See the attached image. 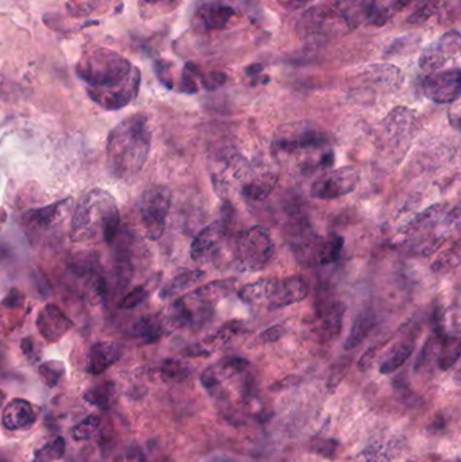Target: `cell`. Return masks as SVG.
<instances>
[{"label":"cell","mask_w":461,"mask_h":462,"mask_svg":"<svg viewBox=\"0 0 461 462\" xmlns=\"http://www.w3.org/2000/svg\"><path fill=\"white\" fill-rule=\"evenodd\" d=\"M76 74L88 85V97L104 110L126 107L139 91L138 68L110 49L94 48L85 52L77 62Z\"/></svg>","instance_id":"1"},{"label":"cell","mask_w":461,"mask_h":462,"mask_svg":"<svg viewBox=\"0 0 461 462\" xmlns=\"http://www.w3.org/2000/svg\"><path fill=\"white\" fill-rule=\"evenodd\" d=\"M343 316H344V306L341 303L331 304L322 319V328H321L322 335L329 340L336 338L341 331Z\"/></svg>","instance_id":"26"},{"label":"cell","mask_w":461,"mask_h":462,"mask_svg":"<svg viewBox=\"0 0 461 462\" xmlns=\"http://www.w3.org/2000/svg\"><path fill=\"white\" fill-rule=\"evenodd\" d=\"M375 323H376V316L373 311L371 309L362 311L356 316L352 330L346 338L345 350H353L360 346L362 342L368 337V334L372 331V328H375Z\"/></svg>","instance_id":"24"},{"label":"cell","mask_w":461,"mask_h":462,"mask_svg":"<svg viewBox=\"0 0 461 462\" xmlns=\"http://www.w3.org/2000/svg\"><path fill=\"white\" fill-rule=\"evenodd\" d=\"M344 248V238L338 234L330 232L327 235H318L312 231L298 237L294 244L296 260L302 265H329L340 260Z\"/></svg>","instance_id":"8"},{"label":"cell","mask_w":461,"mask_h":462,"mask_svg":"<svg viewBox=\"0 0 461 462\" xmlns=\"http://www.w3.org/2000/svg\"><path fill=\"white\" fill-rule=\"evenodd\" d=\"M302 31L310 37H330L336 33H349L336 3H326L312 7L302 18Z\"/></svg>","instance_id":"12"},{"label":"cell","mask_w":461,"mask_h":462,"mask_svg":"<svg viewBox=\"0 0 461 462\" xmlns=\"http://www.w3.org/2000/svg\"><path fill=\"white\" fill-rule=\"evenodd\" d=\"M156 74H157V77L160 78V81L165 87L172 88V80L170 78V64H167V62H157L156 64Z\"/></svg>","instance_id":"42"},{"label":"cell","mask_w":461,"mask_h":462,"mask_svg":"<svg viewBox=\"0 0 461 462\" xmlns=\"http://www.w3.org/2000/svg\"><path fill=\"white\" fill-rule=\"evenodd\" d=\"M64 451H65V442L62 438H57L37 451L34 462L56 461L64 456Z\"/></svg>","instance_id":"33"},{"label":"cell","mask_w":461,"mask_h":462,"mask_svg":"<svg viewBox=\"0 0 461 462\" xmlns=\"http://www.w3.org/2000/svg\"><path fill=\"white\" fill-rule=\"evenodd\" d=\"M338 447V442L337 441H333V440H322L319 442L317 443V446L314 447L315 451L324 457H327V458H331L336 453Z\"/></svg>","instance_id":"41"},{"label":"cell","mask_w":461,"mask_h":462,"mask_svg":"<svg viewBox=\"0 0 461 462\" xmlns=\"http://www.w3.org/2000/svg\"><path fill=\"white\" fill-rule=\"evenodd\" d=\"M206 273L203 270H188L177 273L172 280H170L163 289L160 290V298L163 300H168L173 296L191 288L193 286L199 284L205 279Z\"/></svg>","instance_id":"22"},{"label":"cell","mask_w":461,"mask_h":462,"mask_svg":"<svg viewBox=\"0 0 461 462\" xmlns=\"http://www.w3.org/2000/svg\"><path fill=\"white\" fill-rule=\"evenodd\" d=\"M279 181L277 174L273 172H261V174H248L241 188V195L249 200H264L270 193L273 192L276 184Z\"/></svg>","instance_id":"20"},{"label":"cell","mask_w":461,"mask_h":462,"mask_svg":"<svg viewBox=\"0 0 461 462\" xmlns=\"http://www.w3.org/2000/svg\"><path fill=\"white\" fill-rule=\"evenodd\" d=\"M152 132L146 116H128L107 136V167L118 178H130L138 174L151 153Z\"/></svg>","instance_id":"2"},{"label":"cell","mask_w":461,"mask_h":462,"mask_svg":"<svg viewBox=\"0 0 461 462\" xmlns=\"http://www.w3.org/2000/svg\"><path fill=\"white\" fill-rule=\"evenodd\" d=\"M350 365V361H341L337 365L333 366L330 377H329V386H336L340 384V382L344 379L348 369Z\"/></svg>","instance_id":"39"},{"label":"cell","mask_w":461,"mask_h":462,"mask_svg":"<svg viewBox=\"0 0 461 462\" xmlns=\"http://www.w3.org/2000/svg\"><path fill=\"white\" fill-rule=\"evenodd\" d=\"M164 331L165 328L160 316H142L132 328L133 337L141 338L148 344L157 341L164 334Z\"/></svg>","instance_id":"25"},{"label":"cell","mask_w":461,"mask_h":462,"mask_svg":"<svg viewBox=\"0 0 461 462\" xmlns=\"http://www.w3.org/2000/svg\"><path fill=\"white\" fill-rule=\"evenodd\" d=\"M245 72H247V75L249 77L259 76V75L263 72V65H260V64H253V65H250V66L247 68Z\"/></svg>","instance_id":"46"},{"label":"cell","mask_w":461,"mask_h":462,"mask_svg":"<svg viewBox=\"0 0 461 462\" xmlns=\"http://www.w3.org/2000/svg\"><path fill=\"white\" fill-rule=\"evenodd\" d=\"M122 357V347L113 341H100L94 344L88 351L87 372L97 376L106 372Z\"/></svg>","instance_id":"17"},{"label":"cell","mask_w":461,"mask_h":462,"mask_svg":"<svg viewBox=\"0 0 461 462\" xmlns=\"http://www.w3.org/2000/svg\"><path fill=\"white\" fill-rule=\"evenodd\" d=\"M460 264V242L455 241V244L441 253L433 262L432 270L434 273H448L456 270Z\"/></svg>","instance_id":"27"},{"label":"cell","mask_w":461,"mask_h":462,"mask_svg":"<svg viewBox=\"0 0 461 462\" xmlns=\"http://www.w3.org/2000/svg\"><path fill=\"white\" fill-rule=\"evenodd\" d=\"M186 366L183 365L180 361L176 360H165L161 365V373L165 377L170 379H177V377H183L186 374Z\"/></svg>","instance_id":"37"},{"label":"cell","mask_w":461,"mask_h":462,"mask_svg":"<svg viewBox=\"0 0 461 462\" xmlns=\"http://www.w3.org/2000/svg\"><path fill=\"white\" fill-rule=\"evenodd\" d=\"M415 122L414 113L406 107H397L385 116L382 126V138L388 146H401L407 144Z\"/></svg>","instance_id":"15"},{"label":"cell","mask_w":461,"mask_h":462,"mask_svg":"<svg viewBox=\"0 0 461 462\" xmlns=\"http://www.w3.org/2000/svg\"><path fill=\"white\" fill-rule=\"evenodd\" d=\"M36 325L42 338L49 342H56L61 340L74 328V322L61 308L55 304H46L39 311Z\"/></svg>","instance_id":"16"},{"label":"cell","mask_w":461,"mask_h":462,"mask_svg":"<svg viewBox=\"0 0 461 462\" xmlns=\"http://www.w3.org/2000/svg\"><path fill=\"white\" fill-rule=\"evenodd\" d=\"M330 136L319 127L306 123H289L282 126L273 139V148L279 154L289 157L303 155L302 168H327L333 164L334 155L327 149Z\"/></svg>","instance_id":"5"},{"label":"cell","mask_w":461,"mask_h":462,"mask_svg":"<svg viewBox=\"0 0 461 462\" xmlns=\"http://www.w3.org/2000/svg\"><path fill=\"white\" fill-rule=\"evenodd\" d=\"M200 78H202V81H203V85H205L207 90H215V88L223 85L225 81H226V76L222 75V74H212V75H209V76H200Z\"/></svg>","instance_id":"43"},{"label":"cell","mask_w":461,"mask_h":462,"mask_svg":"<svg viewBox=\"0 0 461 462\" xmlns=\"http://www.w3.org/2000/svg\"><path fill=\"white\" fill-rule=\"evenodd\" d=\"M229 241V227L225 219H218L199 231L190 246V255L195 262L207 264L215 261Z\"/></svg>","instance_id":"11"},{"label":"cell","mask_w":461,"mask_h":462,"mask_svg":"<svg viewBox=\"0 0 461 462\" xmlns=\"http://www.w3.org/2000/svg\"><path fill=\"white\" fill-rule=\"evenodd\" d=\"M20 347H22V350H23V353L26 356H32L34 353V342H33V340L30 337L22 340Z\"/></svg>","instance_id":"45"},{"label":"cell","mask_w":461,"mask_h":462,"mask_svg":"<svg viewBox=\"0 0 461 462\" xmlns=\"http://www.w3.org/2000/svg\"><path fill=\"white\" fill-rule=\"evenodd\" d=\"M180 0H141V7L144 10H161V11H172L177 7Z\"/></svg>","instance_id":"38"},{"label":"cell","mask_w":461,"mask_h":462,"mask_svg":"<svg viewBox=\"0 0 461 462\" xmlns=\"http://www.w3.org/2000/svg\"><path fill=\"white\" fill-rule=\"evenodd\" d=\"M113 385L110 383H103V384H97L88 389L84 393V399L85 402H88L90 405H95L99 408H107L110 405V399H111V393H113Z\"/></svg>","instance_id":"31"},{"label":"cell","mask_w":461,"mask_h":462,"mask_svg":"<svg viewBox=\"0 0 461 462\" xmlns=\"http://www.w3.org/2000/svg\"><path fill=\"white\" fill-rule=\"evenodd\" d=\"M275 251L276 246L267 227L253 226L241 231L230 245L233 268L240 273L260 272L268 267Z\"/></svg>","instance_id":"7"},{"label":"cell","mask_w":461,"mask_h":462,"mask_svg":"<svg viewBox=\"0 0 461 462\" xmlns=\"http://www.w3.org/2000/svg\"><path fill=\"white\" fill-rule=\"evenodd\" d=\"M234 17V10L221 3H207L196 14V20L203 30H222Z\"/></svg>","instance_id":"19"},{"label":"cell","mask_w":461,"mask_h":462,"mask_svg":"<svg viewBox=\"0 0 461 462\" xmlns=\"http://www.w3.org/2000/svg\"><path fill=\"white\" fill-rule=\"evenodd\" d=\"M171 209V192L164 187H152L142 193L138 203L141 225L149 239L163 237Z\"/></svg>","instance_id":"9"},{"label":"cell","mask_w":461,"mask_h":462,"mask_svg":"<svg viewBox=\"0 0 461 462\" xmlns=\"http://www.w3.org/2000/svg\"><path fill=\"white\" fill-rule=\"evenodd\" d=\"M235 283H237L235 279L216 280L195 289L191 293L206 306L214 308L219 302H222L225 298L230 295L235 288Z\"/></svg>","instance_id":"21"},{"label":"cell","mask_w":461,"mask_h":462,"mask_svg":"<svg viewBox=\"0 0 461 462\" xmlns=\"http://www.w3.org/2000/svg\"><path fill=\"white\" fill-rule=\"evenodd\" d=\"M23 304H25V295H22L18 289H11L1 302V306L6 308H20Z\"/></svg>","instance_id":"40"},{"label":"cell","mask_w":461,"mask_h":462,"mask_svg":"<svg viewBox=\"0 0 461 462\" xmlns=\"http://www.w3.org/2000/svg\"><path fill=\"white\" fill-rule=\"evenodd\" d=\"M287 1L289 4H294V6H303V4L308 3L310 0H287Z\"/></svg>","instance_id":"47"},{"label":"cell","mask_w":461,"mask_h":462,"mask_svg":"<svg viewBox=\"0 0 461 462\" xmlns=\"http://www.w3.org/2000/svg\"><path fill=\"white\" fill-rule=\"evenodd\" d=\"M360 181V171L355 167H343L318 177L310 190V195L319 200H334L353 192Z\"/></svg>","instance_id":"10"},{"label":"cell","mask_w":461,"mask_h":462,"mask_svg":"<svg viewBox=\"0 0 461 462\" xmlns=\"http://www.w3.org/2000/svg\"><path fill=\"white\" fill-rule=\"evenodd\" d=\"M382 345H383V344H379V345H376V346L369 347V349L365 351L364 354H363V357H362L360 361H359V368H360L362 370H365V369H368L369 366L372 365V363H373V360H375V356H376L378 350L382 347Z\"/></svg>","instance_id":"44"},{"label":"cell","mask_w":461,"mask_h":462,"mask_svg":"<svg viewBox=\"0 0 461 462\" xmlns=\"http://www.w3.org/2000/svg\"><path fill=\"white\" fill-rule=\"evenodd\" d=\"M423 92L434 103L456 102L460 97V69L453 68L427 75L423 81Z\"/></svg>","instance_id":"14"},{"label":"cell","mask_w":461,"mask_h":462,"mask_svg":"<svg viewBox=\"0 0 461 462\" xmlns=\"http://www.w3.org/2000/svg\"><path fill=\"white\" fill-rule=\"evenodd\" d=\"M212 462H233V460L228 457H215V458H212Z\"/></svg>","instance_id":"48"},{"label":"cell","mask_w":461,"mask_h":462,"mask_svg":"<svg viewBox=\"0 0 461 462\" xmlns=\"http://www.w3.org/2000/svg\"><path fill=\"white\" fill-rule=\"evenodd\" d=\"M67 204V200H61L55 204L42 207L39 210H32L25 215V223L36 230H46L56 225V220L61 214L62 207Z\"/></svg>","instance_id":"23"},{"label":"cell","mask_w":461,"mask_h":462,"mask_svg":"<svg viewBox=\"0 0 461 462\" xmlns=\"http://www.w3.org/2000/svg\"><path fill=\"white\" fill-rule=\"evenodd\" d=\"M440 8V0H420L414 11L407 17L408 24H422Z\"/></svg>","instance_id":"30"},{"label":"cell","mask_w":461,"mask_h":462,"mask_svg":"<svg viewBox=\"0 0 461 462\" xmlns=\"http://www.w3.org/2000/svg\"><path fill=\"white\" fill-rule=\"evenodd\" d=\"M116 199L104 190H92L77 204L71 222L69 238L76 244L111 242L119 229Z\"/></svg>","instance_id":"3"},{"label":"cell","mask_w":461,"mask_h":462,"mask_svg":"<svg viewBox=\"0 0 461 462\" xmlns=\"http://www.w3.org/2000/svg\"><path fill=\"white\" fill-rule=\"evenodd\" d=\"M308 295V283L299 276L261 279L238 290V298L245 304L267 306L268 308L289 307L305 300Z\"/></svg>","instance_id":"6"},{"label":"cell","mask_w":461,"mask_h":462,"mask_svg":"<svg viewBox=\"0 0 461 462\" xmlns=\"http://www.w3.org/2000/svg\"><path fill=\"white\" fill-rule=\"evenodd\" d=\"M149 296V290L144 286H138L135 288L132 289L118 304V307L121 309H132L137 306H139L141 303H144Z\"/></svg>","instance_id":"36"},{"label":"cell","mask_w":461,"mask_h":462,"mask_svg":"<svg viewBox=\"0 0 461 462\" xmlns=\"http://www.w3.org/2000/svg\"><path fill=\"white\" fill-rule=\"evenodd\" d=\"M413 351H414L413 344L399 345L392 353H390V356L382 363L380 373L382 374H391L395 370H398L410 358Z\"/></svg>","instance_id":"28"},{"label":"cell","mask_w":461,"mask_h":462,"mask_svg":"<svg viewBox=\"0 0 461 462\" xmlns=\"http://www.w3.org/2000/svg\"><path fill=\"white\" fill-rule=\"evenodd\" d=\"M4 398H6V395H4V392L0 389V407H1L3 402H4Z\"/></svg>","instance_id":"49"},{"label":"cell","mask_w":461,"mask_h":462,"mask_svg":"<svg viewBox=\"0 0 461 462\" xmlns=\"http://www.w3.org/2000/svg\"><path fill=\"white\" fill-rule=\"evenodd\" d=\"M461 36L459 31L452 30L434 41L423 50L420 66L425 74L430 75L439 72L449 61L457 57L460 53Z\"/></svg>","instance_id":"13"},{"label":"cell","mask_w":461,"mask_h":462,"mask_svg":"<svg viewBox=\"0 0 461 462\" xmlns=\"http://www.w3.org/2000/svg\"><path fill=\"white\" fill-rule=\"evenodd\" d=\"M241 331H244V325L237 321H230L225 323L223 326L218 328V331L209 337L203 344L205 345H212V346H219V345H226L230 342L234 337H237Z\"/></svg>","instance_id":"29"},{"label":"cell","mask_w":461,"mask_h":462,"mask_svg":"<svg viewBox=\"0 0 461 462\" xmlns=\"http://www.w3.org/2000/svg\"><path fill=\"white\" fill-rule=\"evenodd\" d=\"M287 332V328L284 325H273L270 328L261 331L256 338L254 341L252 342L250 347L253 346H260V345H267V344H272V342H276L279 341L282 337H284Z\"/></svg>","instance_id":"35"},{"label":"cell","mask_w":461,"mask_h":462,"mask_svg":"<svg viewBox=\"0 0 461 462\" xmlns=\"http://www.w3.org/2000/svg\"><path fill=\"white\" fill-rule=\"evenodd\" d=\"M1 421L3 426L11 431L27 428L36 422L33 405L23 399H14L4 407Z\"/></svg>","instance_id":"18"},{"label":"cell","mask_w":461,"mask_h":462,"mask_svg":"<svg viewBox=\"0 0 461 462\" xmlns=\"http://www.w3.org/2000/svg\"><path fill=\"white\" fill-rule=\"evenodd\" d=\"M97 427H99V418L97 415H90L83 422L74 427L72 438L75 441H85L95 434Z\"/></svg>","instance_id":"34"},{"label":"cell","mask_w":461,"mask_h":462,"mask_svg":"<svg viewBox=\"0 0 461 462\" xmlns=\"http://www.w3.org/2000/svg\"><path fill=\"white\" fill-rule=\"evenodd\" d=\"M459 226V206L449 209L445 203H437L415 215L404 226V244L415 254L427 257L439 251Z\"/></svg>","instance_id":"4"},{"label":"cell","mask_w":461,"mask_h":462,"mask_svg":"<svg viewBox=\"0 0 461 462\" xmlns=\"http://www.w3.org/2000/svg\"><path fill=\"white\" fill-rule=\"evenodd\" d=\"M39 373L43 383L49 388H53L60 383L61 377L64 376L65 366L60 361H46L39 366Z\"/></svg>","instance_id":"32"}]
</instances>
